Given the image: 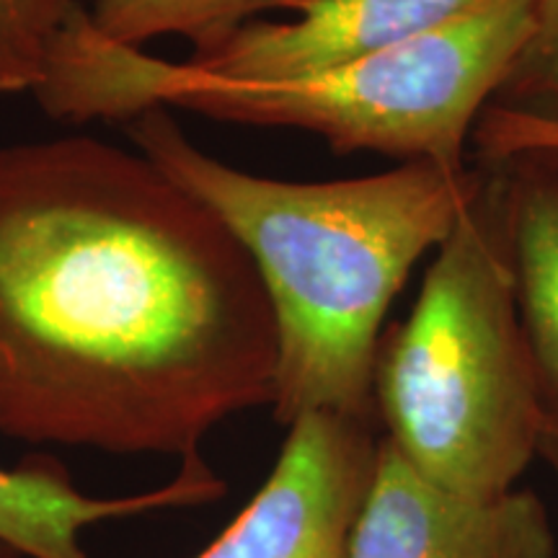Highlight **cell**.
<instances>
[{"label":"cell","instance_id":"cell-1","mask_svg":"<svg viewBox=\"0 0 558 558\" xmlns=\"http://www.w3.org/2000/svg\"><path fill=\"white\" fill-rule=\"evenodd\" d=\"M275 380L267 290L213 209L90 135L0 148V435L184 463Z\"/></svg>","mask_w":558,"mask_h":558},{"label":"cell","instance_id":"cell-2","mask_svg":"<svg viewBox=\"0 0 558 558\" xmlns=\"http://www.w3.org/2000/svg\"><path fill=\"white\" fill-rule=\"evenodd\" d=\"M128 135L218 215L259 271L277 326V422L329 411L378 424L373 367L390 305L476 199L484 163L411 160L369 177L288 181L209 156L169 109L140 111Z\"/></svg>","mask_w":558,"mask_h":558},{"label":"cell","instance_id":"cell-3","mask_svg":"<svg viewBox=\"0 0 558 558\" xmlns=\"http://www.w3.org/2000/svg\"><path fill=\"white\" fill-rule=\"evenodd\" d=\"M533 26V0L481 9L352 65L290 81H235L117 45L70 19L34 99L52 120L130 122L181 109L248 128L303 130L333 153H380L463 169L481 111L492 104Z\"/></svg>","mask_w":558,"mask_h":558},{"label":"cell","instance_id":"cell-4","mask_svg":"<svg viewBox=\"0 0 558 558\" xmlns=\"http://www.w3.org/2000/svg\"><path fill=\"white\" fill-rule=\"evenodd\" d=\"M435 251L409 316L386 326L373 367L380 435L460 497L518 488L538 458L543 411L522 333L499 169Z\"/></svg>","mask_w":558,"mask_h":558},{"label":"cell","instance_id":"cell-5","mask_svg":"<svg viewBox=\"0 0 558 558\" xmlns=\"http://www.w3.org/2000/svg\"><path fill=\"white\" fill-rule=\"evenodd\" d=\"M378 445L380 427L367 418H295L259 492L197 558H349Z\"/></svg>","mask_w":558,"mask_h":558},{"label":"cell","instance_id":"cell-6","mask_svg":"<svg viewBox=\"0 0 558 558\" xmlns=\"http://www.w3.org/2000/svg\"><path fill=\"white\" fill-rule=\"evenodd\" d=\"M349 558H556V538L530 488L460 497L422 476L380 435Z\"/></svg>","mask_w":558,"mask_h":558},{"label":"cell","instance_id":"cell-7","mask_svg":"<svg viewBox=\"0 0 558 558\" xmlns=\"http://www.w3.org/2000/svg\"><path fill=\"white\" fill-rule=\"evenodd\" d=\"M488 0H311L290 21H251L207 50L194 68L235 81H290L378 54Z\"/></svg>","mask_w":558,"mask_h":558},{"label":"cell","instance_id":"cell-8","mask_svg":"<svg viewBox=\"0 0 558 558\" xmlns=\"http://www.w3.org/2000/svg\"><path fill=\"white\" fill-rule=\"evenodd\" d=\"M222 494L226 481L202 458L184 460L169 484L111 499L78 492L58 460L32 458L19 469H0V541L26 558H90L81 543L90 525L209 505Z\"/></svg>","mask_w":558,"mask_h":558},{"label":"cell","instance_id":"cell-9","mask_svg":"<svg viewBox=\"0 0 558 558\" xmlns=\"http://www.w3.org/2000/svg\"><path fill=\"white\" fill-rule=\"evenodd\" d=\"M499 169L514 300L541 403L558 416V150L530 148L492 160Z\"/></svg>","mask_w":558,"mask_h":558},{"label":"cell","instance_id":"cell-10","mask_svg":"<svg viewBox=\"0 0 558 558\" xmlns=\"http://www.w3.org/2000/svg\"><path fill=\"white\" fill-rule=\"evenodd\" d=\"M311 0H94L90 24L117 45L143 50L153 39L184 37L192 52L259 21L264 13L288 11L295 16Z\"/></svg>","mask_w":558,"mask_h":558},{"label":"cell","instance_id":"cell-11","mask_svg":"<svg viewBox=\"0 0 558 558\" xmlns=\"http://www.w3.org/2000/svg\"><path fill=\"white\" fill-rule=\"evenodd\" d=\"M81 0H0V96L37 90Z\"/></svg>","mask_w":558,"mask_h":558},{"label":"cell","instance_id":"cell-12","mask_svg":"<svg viewBox=\"0 0 558 558\" xmlns=\"http://www.w3.org/2000/svg\"><path fill=\"white\" fill-rule=\"evenodd\" d=\"M488 107L558 122V0H533V26Z\"/></svg>","mask_w":558,"mask_h":558},{"label":"cell","instance_id":"cell-13","mask_svg":"<svg viewBox=\"0 0 558 558\" xmlns=\"http://www.w3.org/2000/svg\"><path fill=\"white\" fill-rule=\"evenodd\" d=\"M471 145L478 160H497L509 153L530 148L558 150V122L530 120V117L486 107L473 128Z\"/></svg>","mask_w":558,"mask_h":558},{"label":"cell","instance_id":"cell-14","mask_svg":"<svg viewBox=\"0 0 558 558\" xmlns=\"http://www.w3.org/2000/svg\"><path fill=\"white\" fill-rule=\"evenodd\" d=\"M538 458L548 465L558 481V416L543 418V432L538 442Z\"/></svg>","mask_w":558,"mask_h":558},{"label":"cell","instance_id":"cell-15","mask_svg":"<svg viewBox=\"0 0 558 558\" xmlns=\"http://www.w3.org/2000/svg\"><path fill=\"white\" fill-rule=\"evenodd\" d=\"M0 558H26V556L19 554V550L13 548V546H9V543H5V541H0Z\"/></svg>","mask_w":558,"mask_h":558}]
</instances>
